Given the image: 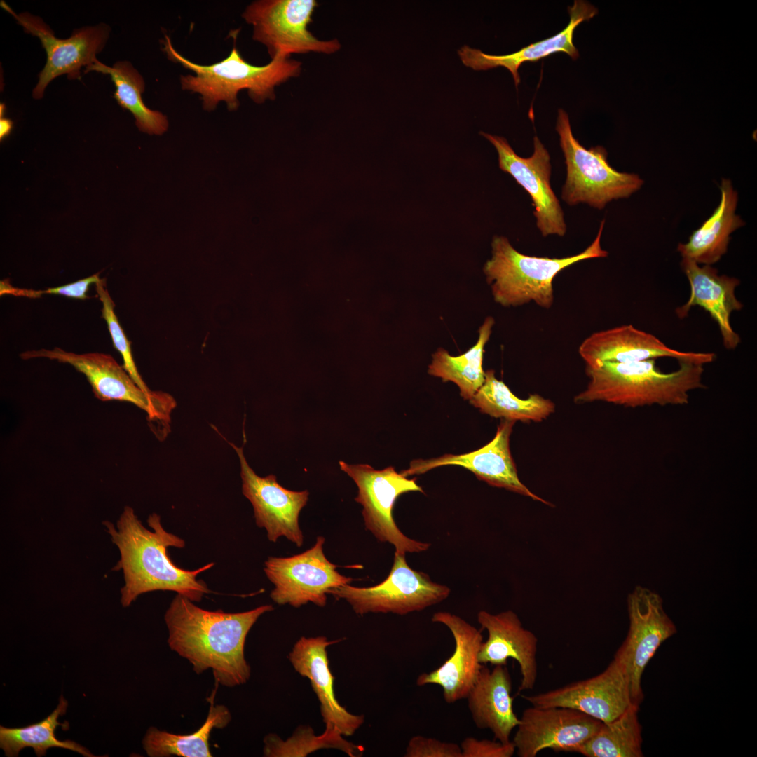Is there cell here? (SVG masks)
I'll return each mask as SVG.
<instances>
[{
    "mask_svg": "<svg viewBox=\"0 0 757 757\" xmlns=\"http://www.w3.org/2000/svg\"><path fill=\"white\" fill-rule=\"evenodd\" d=\"M462 757H511L515 751L512 741L503 743L498 740L477 739L465 737L461 743Z\"/></svg>",
    "mask_w": 757,
    "mask_h": 757,
    "instance_id": "36",
    "label": "cell"
},
{
    "mask_svg": "<svg viewBox=\"0 0 757 757\" xmlns=\"http://www.w3.org/2000/svg\"><path fill=\"white\" fill-rule=\"evenodd\" d=\"M703 367L682 361L677 370L665 373L657 367L655 359L586 367L589 382L574 402H605L633 408L687 404L691 390L705 388Z\"/></svg>",
    "mask_w": 757,
    "mask_h": 757,
    "instance_id": "3",
    "label": "cell"
},
{
    "mask_svg": "<svg viewBox=\"0 0 757 757\" xmlns=\"http://www.w3.org/2000/svg\"><path fill=\"white\" fill-rule=\"evenodd\" d=\"M431 620L449 628L455 648L452 655L441 666L429 673L420 674L416 685L439 686L444 701L453 704L467 697L479 676L483 667L479 660L483 637L480 630L449 612H437Z\"/></svg>",
    "mask_w": 757,
    "mask_h": 757,
    "instance_id": "20",
    "label": "cell"
},
{
    "mask_svg": "<svg viewBox=\"0 0 757 757\" xmlns=\"http://www.w3.org/2000/svg\"><path fill=\"white\" fill-rule=\"evenodd\" d=\"M232 32L234 44L229 55L209 65L198 64L183 57L174 48L168 36L163 41V50L170 60L194 72L195 75L180 77L182 88L200 94L205 110L215 109L221 101L229 110L238 109V94L244 89L257 104L273 100L275 88L301 72V62L291 57H275L263 66L247 62L236 47L238 30Z\"/></svg>",
    "mask_w": 757,
    "mask_h": 757,
    "instance_id": "4",
    "label": "cell"
},
{
    "mask_svg": "<svg viewBox=\"0 0 757 757\" xmlns=\"http://www.w3.org/2000/svg\"><path fill=\"white\" fill-rule=\"evenodd\" d=\"M340 468L355 482L358 492L355 500L363 507L365 528L380 542L394 545L400 554L427 551L430 544L411 539L396 525L393 508L397 499L411 491L424 493L416 478L409 479L393 466L376 470L368 464L350 465L339 462Z\"/></svg>",
    "mask_w": 757,
    "mask_h": 757,
    "instance_id": "8",
    "label": "cell"
},
{
    "mask_svg": "<svg viewBox=\"0 0 757 757\" xmlns=\"http://www.w3.org/2000/svg\"><path fill=\"white\" fill-rule=\"evenodd\" d=\"M336 642L325 636H301L289 653V660L296 672L310 680L320 704L325 729L350 736L363 724L364 716L350 714L335 697L327 648Z\"/></svg>",
    "mask_w": 757,
    "mask_h": 757,
    "instance_id": "22",
    "label": "cell"
},
{
    "mask_svg": "<svg viewBox=\"0 0 757 757\" xmlns=\"http://www.w3.org/2000/svg\"><path fill=\"white\" fill-rule=\"evenodd\" d=\"M512 678L506 665H496L492 670L482 667L479 676L466 699L477 728L489 729L494 739L510 742L512 730L519 723L513 709Z\"/></svg>",
    "mask_w": 757,
    "mask_h": 757,
    "instance_id": "25",
    "label": "cell"
},
{
    "mask_svg": "<svg viewBox=\"0 0 757 757\" xmlns=\"http://www.w3.org/2000/svg\"><path fill=\"white\" fill-rule=\"evenodd\" d=\"M477 621L488 633L479 653L480 663L507 665L508 659H513L518 662L521 676L518 692L533 689L538 676L536 635L522 626L511 610L496 614L481 611Z\"/></svg>",
    "mask_w": 757,
    "mask_h": 757,
    "instance_id": "21",
    "label": "cell"
},
{
    "mask_svg": "<svg viewBox=\"0 0 757 757\" xmlns=\"http://www.w3.org/2000/svg\"><path fill=\"white\" fill-rule=\"evenodd\" d=\"M272 610L271 605H264L240 613L212 611L177 594L164 616L168 643L197 674L210 669L217 684L240 686L251 674L244 653L247 635L258 618Z\"/></svg>",
    "mask_w": 757,
    "mask_h": 757,
    "instance_id": "1",
    "label": "cell"
},
{
    "mask_svg": "<svg viewBox=\"0 0 757 757\" xmlns=\"http://www.w3.org/2000/svg\"><path fill=\"white\" fill-rule=\"evenodd\" d=\"M721 198L711 217L695 230L686 243H679L677 251L682 258L698 264L712 265L727 252L730 234L744 224L735 214L737 192L728 179H722Z\"/></svg>",
    "mask_w": 757,
    "mask_h": 757,
    "instance_id": "26",
    "label": "cell"
},
{
    "mask_svg": "<svg viewBox=\"0 0 757 757\" xmlns=\"http://www.w3.org/2000/svg\"><path fill=\"white\" fill-rule=\"evenodd\" d=\"M556 130L566 166L561 197L568 205L587 203L601 210L611 200L628 198L643 184L638 175L612 168L603 147L582 146L574 137L568 115L562 109L558 111Z\"/></svg>",
    "mask_w": 757,
    "mask_h": 757,
    "instance_id": "6",
    "label": "cell"
},
{
    "mask_svg": "<svg viewBox=\"0 0 757 757\" xmlns=\"http://www.w3.org/2000/svg\"><path fill=\"white\" fill-rule=\"evenodd\" d=\"M90 71L110 76L116 87L115 100L122 108L134 116L136 125L140 131L158 135L167 131V116L145 105L142 97L145 88L144 79L129 62L118 61L112 67H109L97 60L86 68L85 72Z\"/></svg>",
    "mask_w": 757,
    "mask_h": 757,
    "instance_id": "29",
    "label": "cell"
},
{
    "mask_svg": "<svg viewBox=\"0 0 757 757\" xmlns=\"http://www.w3.org/2000/svg\"><path fill=\"white\" fill-rule=\"evenodd\" d=\"M95 285L97 296L102 304V317L107 324L114 348L123 357L124 369L143 391L151 393L152 391L142 380L136 367L130 348V343L128 340L115 314V304L105 287V280L100 279Z\"/></svg>",
    "mask_w": 757,
    "mask_h": 757,
    "instance_id": "33",
    "label": "cell"
},
{
    "mask_svg": "<svg viewBox=\"0 0 757 757\" xmlns=\"http://www.w3.org/2000/svg\"><path fill=\"white\" fill-rule=\"evenodd\" d=\"M318 4L315 0H260L243 12L252 26V38L264 45L271 60L292 54L331 55L341 45L336 39L320 40L308 29Z\"/></svg>",
    "mask_w": 757,
    "mask_h": 757,
    "instance_id": "7",
    "label": "cell"
},
{
    "mask_svg": "<svg viewBox=\"0 0 757 757\" xmlns=\"http://www.w3.org/2000/svg\"><path fill=\"white\" fill-rule=\"evenodd\" d=\"M601 724L571 708L533 706L523 711L512 742L519 757H536L544 749L571 752L594 735Z\"/></svg>",
    "mask_w": 757,
    "mask_h": 757,
    "instance_id": "17",
    "label": "cell"
},
{
    "mask_svg": "<svg viewBox=\"0 0 757 757\" xmlns=\"http://www.w3.org/2000/svg\"><path fill=\"white\" fill-rule=\"evenodd\" d=\"M13 128V121L8 118H1L0 121V139H4L8 136Z\"/></svg>",
    "mask_w": 757,
    "mask_h": 757,
    "instance_id": "37",
    "label": "cell"
},
{
    "mask_svg": "<svg viewBox=\"0 0 757 757\" xmlns=\"http://www.w3.org/2000/svg\"><path fill=\"white\" fill-rule=\"evenodd\" d=\"M604 224L603 219L595 239L585 250L563 258L521 254L506 237L495 236L491 257L483 267L495 302L504 307L534 302L543 308H550L554 303L553 280L559 273L582 260L608 257V252L601 245Z\"/></svg>",
    "mask_w": 757,
    "mask_h": 757,
    "instance_id": "5",
    "label": "cell"
},
{
    "mask_svg": "<svg viewBox=\"0 0 757 757\" xmlns=\"http://www.w3.org/2000/svg\"><path fill=\"white\" fill-rule=\"evenodd\" d=\"M147 523L151 530L142 525L130 506L124 507L116 525L103 521L120 553V559L113 569L121 570L123 573L122 606L128 607L139 595L159 590L175 592L193 602L200 601L210 590L197 576L214 564L211 562L193 571L177 566L168 555V548H183L184 540L165 530L156 513L149 515Z\"/></svg>",
    "mask_w": 757,
    "mask_h": 757,
    "instance_id": "2",
    "label": "cell"
},
{
    "mask_svg": "<svg viewBox=\"0 0 757 757\" xmlns=\"http://www.w3.org/2000/svg\"><path fill=\"white\" fill-rule=\"evenodd\" d=\"M325 538L318 536L315 545L289 557H269L264 571L274 585L270 596L279 604L294 608L311 602L320 607L327 603V592L350 584L353 579L340 574L337 566L323 552Z\"/></svg>",
    "mask_w": 757,
    "mask_h": 757,
    "instance_id": "11",
    "label": "cell"
},
{
    "mask_svg": "<svg viewBox=\"0 0 757 757\" xmlns=\"http://www.w3.org/2000/svg\"><path fill=\"white\" fill-rule=\"evenodd\" d=\"M229 444L238 456L243 493L253 506L257 526L266 529L269 541L275 543L284 536L300 547L304 536L299 516L307 504L309 492L289 490L282 486L273 475H257L247 463L243 448Z\"/></svg>",
    "mask_w": 757,
    "mask_h": 757,
    "instance_id": "16",
    "label": "cell"
},
{
    "mask_svg": "<svg viewBox=\"0 0 757 757\" xmlns=\"http://www.w3.org/2000/svg\"><path fill=\"white\" fill-rule=\"evenodd\" d=\"M494 323L493 317H486L478 329L479 336L476 343L460 355L453 356L445 349L439 348L432 355L428 373L442 378L444 382L456 383L461 396L470 401L485 381V371L483 369L484 348L490 339Z\"/></svg>",
    "mask_w": 757,
    "mask_h": 757,
    "instance_id": "27",
    "label": "cell"
},
{
    "mask_svg": "<svg viewBox=\"0 0 757 757\" xmlns=\"http://www.w3.org/2000/svg\"><path fill=\"white\" fill-rule=\"evenodd\" d=\"M681 266L689 281L690 294L683 305L676 308V315L683 319L692 307L702 308L718 325L724 347L728 350L735 349L741 339L732 327L730 315L733 311L743 308L735 294L739 280L718 275V270L711 266H700L686 258H682Z\"/></svg>",
    "mask_w": 757,
    "mask_h": 757,
    "instance_id": "23",
    "label": "cell"
},
{
    "mask_svg": "<svg viewBox=\"0 0 757 757\" xmlns=\"http://www.w3.org/2000/svg\"><path fill=\"white\" fill-rule=\"evenodd\" d=\"M450 592L449 587L434 582L427 573L412 569L405 554L395 552L389 574L379 584L367 587L346 584L329 589L327 594L346 600L357 615L391 613L404 615L439 603Z\"/></svg>",
    "mask_w": 757,
    "mask_h": 757,
    "instance_id": "9",
    "label": "cell"
},
{
    "mask_svg": "<svg viewBox=\"0 0 757 757\" xmlns=\"http://www.w3.org/2000/svg\"><path fill=\"white\" fill-rule=\"evenodd\" d=\"M521 696L533 707L571 708L603 723L615 720L633 704L626 669L615 655L606 669L595 676L534 695Z\"/></svg>",
    "mask_w": 757,
    "mask_h": 757,
    "instance_id": "14",
    "label": "cell"
},
{
    "mask_svg": "<svg viewBox=\"0 0 757 757\" xmlns=\"http://www.w3.org/2000/svg\"><path fill=\"white\" fill-rule=\"evenodd\" d=\"M1 6L16 19L25 32L37 36L46 52V64L32 91L36 100L43 97L48 85L57 76L67 74L70 79H80L81 68L97 60L96 55L103 50L109 37V26L100 23L76 29L67 39H58L41 18L29 13L17 14L4 1Z\"/></svg>",
    "mask_w": 757,
    "mask_h": 757,
    "instance_id": "13",
    "label": "cell"
},
{
    "mask_svg": "<svg viewBox=\"0 0 757 757\" xmlns=\"http://www.w3.org/2000/svg\"><path fill=\"white\" fill-rule=\"evenodd\" d=\"M100 279L97 273L71 283L43 290L19 289L12 287L8 280H4L1 281L0 292L1 295L7 294L29 298L40 297L44 294H53L69 298L85 299L88 297L87 292L90 285L95 284Z\"/></svg>",
    "mask_w": 757,
    "mask_h": 757,
    "instance_id": "34",
    "label": "cell"
},
{
    "mask_svg": "<svg viewBox=\"0 0 757 757\" xmlns=\"http://www.w3.org/2000/svg\"><path fill=\"white\" fill-rule=\"evenodd\" d=\"M215 690L209 698L210 707L207 717L197 731L189 735H177L150 727L142 741L144 749L151 757H210L209 737L214 728H224L231 721V716L224 705H214Z\"/></svg>",
    "mask_w": 757,
    "mask_h": 757,
    "instance_id": "30",
    "label": "cell"
},
{
    "mask_svg": "<svg viewBox=\"0 0 757 757\" xmlns=\"http://www.w3.org/2000/svg\"><path fill=\"white\" fill-rule=\"evenodd\" d=\"M639 706L632 704L615 720L603 723L585 742L573 747L587 757H641V725L638 719Z\"/></svg>",
    "mask_w": 757,
    "mask_h": 757,
    "instance_id": "32",
    "label": "cell"
},
{
    "mask_svg": "<svg viewBox=\"0 0 757 757\" xmlns=\"http://www.w3.org/2000/svg\"><path fill=\"white\" fill-rule=\"evenodd\" d=\"M470 402L490 416L514 422H540L555 410L554 402L538 394L516 397L492 369L485 371V381Z\"/></svg>",
    "mask_w": 757,
    "mask_h": 757,
    "instance_id": "28",
    "label": "cell"
},
{
    "mask_svg": "<svg viewBox=\"0 0 757 757\" xmlns=\"http://www.w3.org/2000/svg\"><path fill=\"white\" fill-rule=\"evenodd\" d=\"M496 148L500 170L510 174L531 196L536 225L543 236H564L566 232L563 210L550 184V156L537 136L528 158L517 155L503 137L481 132Z\"/></svg>",
    "mask_w": 757,
    "mask_h": 757,
    "instance_id": "15",
    "label": "cell"
},
{
    "mask_svg": "<svg viewBox=\"0 0 757 757\" xmlns=\"http://www.w3.org/2000/svg\"><path fill=\"white\" fill-rule=\"evenodd\" d=\"M578 353L587 367L610 362H632L659 357L704 365L714 362V353L683 352L665 345L655 335L624 325L594 332L579 346Z\"/></svg>",
    "mask_w": 757,
    "mask_h": 757,
    "instance_id": "19",
    "label": "cell"
},
{
    "mask_svg": "<svg viewBox=\"0 0 757 757\" xmlns=\"http://www.w3.org/2000/svg\"><path fill=\"white\" fill-rule=\"evenodd\" d=\"M629 627L627 636L615 655L622 662L628 676L633 704L643 699V671L660 646L676 633V627L663 608L656 592L637 586L627 598Z\"/></svg>",
    "mask_w": 757,
    "mask_h": 757,
    "instance_id": "12",
    "label": "cell"
},
{
    "mask_svg": "<svg viewBox=\"0 0 757 757\" xmlns=\"http://www.w3.org/2000/svg\"><path fill=\"white\" fill-rule=\"evenodd\" d=\"M514 423L502 420L493 439L477 450L460 455L445 454L436 458L414 460L409 468L402 470L401 473L408 477L443 465H458L472 472L479 479L493 486L549 504L531 492L519 478L510 449V437Z\"/></svg>",
    "mask_w": 757,
    "mask_h": 757,
    "instance_id": "18",
    "label": "cell"
},
{
    "mask_svg": "<svg viewBox=\"0 0 757 757\" xmlns=\"http://www.w3.org/2000/svg\"><path fill=\"white\" fill-rule=\"evenodd\" d=\"M569 23L560 32L543 40L531 43L517 52L496 55L483 53L479 49L463 46L458 54L466 67L474 70H488L498 67L507 69L512 74L516 86L520 82L519 67L526 62H536L557 53H564L573 60L579 57V52L573 44L575 28L583 21L589 20L596 13L597 9L586 1L575 0L568 7Z\"/></svg>",
    "mask_w": 757,
    "mask_h": 757,
    "instance_id": "24",
    "label": "cell"
},
{
    "mask_svg": "<svg viewBox=\"0 0 757 757\" xmlns=\"http://www.w3.org/2000/svg\"><path fill=\"white\" fill-rule=\"evenodd\" d=\"M68 702L61 695L56 709L46 718L22 728L0 727V747L8 757L18 756L20 751L25 747H32L39 757L45 756L48 749L52 747H60L76 751L83 756H95L86 747L71 740H59L55 735V730L60 725L63 730H68L67 722L60 723L58 718L66 713Z\"/></svg>",
    "mask_w": 757,
    "mask_h": 757,
    "instance_id": "31",
    "label": "cell"
},
{
    "mask_svg": "<svg viewBox=\"0 0 757 757\" xmlns=\"http://www.w3.org/2000/svg\"><path fill=\"white\" fill-rule=\"evenodd\" d=\"M22 360L48 358L71 365L86 377L94 395L102 401L130 402L144 411L149 421L167 424L176 406L168 393L143 391L130 374L110 355L100 353L76 354L60 348L23 352Z\"/></svg>",
    "mask_w": 757,
    "mask_h": 757,
    "instance_id": "10",
    "label": "cell"
},
{
    "mask_svg": "<svg viewBox=\"0 0 757 757\" xmlns=\"http://www.w3.org/2000/svg\"><path fill=\"white\" fill-rule=\"evenodd\" d=\"M404 757H462L460 745L416 735L407 744Z\"/></svg>",
    "mask_w": 757,
    "mask_h": 757,
    "instance_id": "35",
    "label": "cell"
}]
</instances>
